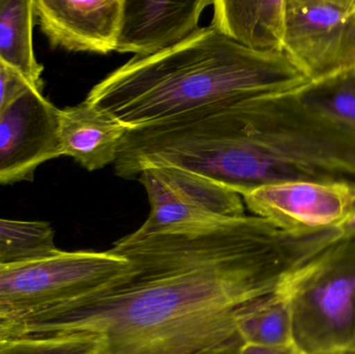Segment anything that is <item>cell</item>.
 <instances>
[{
    "instance_id": "cell-8",
    "label": "cell",
    "mask_w": 355,
    "mask_h": 354,
    "mask_svg": "<svg viewBox=\"0 0 355 354\" xmlns=\"http://www.w3.org/2000/svg\"><path fill=\"white\" fill-rule=\"evenodd\" d=\"M60 156V109L27 85L0 112V185L31 182L41 164Z\"/></svg>"
},
{
    "instance_id": "cell-24",
    "label": "cell",
    "mask_w": 355,
    "mask_h": 354,
    "mask_svg": "<svg viewBox=\"0 0 355 354\" xmlns=\"http://www.w3.org/2000/svg\"><path fill=\"white\" fill-rule=\"evenodd\" d=\"M319 354H341V353H319Z\"/></svg>"
},
{
    "instance_id": "cell-17",
    "label": "cell",
    "mask_w": 355,
    "mask_h": 354,
    "mask_svg": "<svg viewBox=\"0 0 355 354\" xmlns=\"http://www.w3.org/2000/svg\"><path fill=\"white\" fill-rule=\"evenodd\" d=\"M300 97L313 109L355 133V71L311 82Z\"/></svg>"
},
{
    "instance_id": "cell-25",
    "label": "cell",
    "mask_w": 355,
    "mask_h": 354,
    "mask_svg": "<svg viewBox=\"0 0 355 354\" xmlns=\"http://www.w3.org/2000/svg\"><path fill=\"white\" fill-rule=\"evenodd\" d=\"M341 354H355V353H341Z\"/></svg>"
},
{
    "instance_id": "cell-18",
    "label": "cell",
    "mask_w": 355,
    "mask_h": 354,
    "mask_svg": "<svg viewBox=\"0 0 355 354\" xmlns=\"http://www.w3.org/2000/svg\"><path fill=\"white\" fill-rule=\"evenodd\" d=\"M99 340L89 335L8 337L0 341V354H98Z\"/></svg>"
},
{
    "instance_id": "cell-21",
    "label": "cell",
    "mask_w": 355,
    "mask_h": 354,
    "mask_svg": "<svg viewBox=\"0 0 355 354\" xmlns=\"http://www.w3.org/2000/svg\"><path fill=\"white\" fill-rule=\"evenodd\" d=\"M336 227L343 239H355V206Z\"/></svg>"
},
{
    "instance_id": "cell-15",
    "label": "cell",
    "mask_w": 355,
    "mask_h": 354,
    "mask_svg": "<svg viewBox=\"0 0 355 354\" xmlns=\"http://www.w3.org/2000/svg\"><path fill=\"white\" fill-rule=\"evenodd\" d=\"M243 344L291 346L293 342L291 307L285 287L258 307L244 314L237 324Z\"/></svg>"
},
{
    "instance_id": "cell-10",
    "label": "cell",
    "mask_w": 355,
    "mask_h": 354,
    "mask_svg": "<svg viewBox=\"0 0 355 354\" xmlns=\"http://www.w3.org/2000/svg\"><path fill=\"white\" fill-rule=\"evenodd\" d=\"M124 0H33L35 17L52 48L116 51Z\"/></svg>"
},
{
    "instance_id": "cell-13",
    "label": "cell",
    "mask_w": 355,
    "mask_h": 354,
    "mask_svg": "<svg viewBox=\"0 0 355 354\" xmlns=\"http://www.w3.org/2000/svg\"><path fill=\"white\" fill-rule=\"evenodd\" d=\"M286 0H216L210 26L258 53H284Z\"/></svg>"
},
{
    "instance_id": "cell-22",
    "label": "cell",
    "mask_w": 355,
    "mask_h": 354,
    "mask_svg": "<svg viewBox=\"0 0 355 354\" xmlns=\"http://www.w3.org/2000/svg\"><path fill=\"white\" fill-rule=\"evenodd\" d=\"M3 338H6V335H4L3 324L0 322V341H1Z\"/></svg>"
},
{
    "instance_id": "cell-4",
    "label": "cell",
    "mask_w": 355,
    "mask_h": 354,
    "mask_svg": "<svg viewBox=\"0 0 355 354\" xmlns=\"http://www.w3.org/2000/svg\"><path fill=\"white\" fill-rule=\"evenodd\" d=\"M285 291L296 348L355 353V239L335 243L294 274Z\"/></svg>"
},
{
    "instance_id": "cell-12",
    "label": "cell",
    "mask_w": 355,
    "mask_h": 354,
    "mask_svg": "<svg viewBox=\"0 0 355 354\" xmlns=\"http://www.w3.org/2000/svg\"><path fill=\"white\" fill-rule=\"evenodd\" d=\"M128 130L108 112L85 100L78 105L60 109L62 156L73 158L89 172L116 162Z\"/></svg>"
},
{
    "instance_id": "cell-19",
    "label": "cell",
    "mask_w": 355,
    "mask_h": 354,
    "mask_svg": "<svg viewBox=\"0 0 355 354\" xmlns=\"http://www.w3.org/2000/svg\"><path fill=\"white\" fill-rule=\"evenodd\" d=\"M27 85L21 75L0 60V112Z\"/></svg>"
},
{
    "instance_id": "cell-2",
    "label": "cell",
    "mask_w": 355,
    "mask_h": 354,
    "mask_svg": "<svg viewBox=\"0 0 355 354\" xmlns=\"http://www.w3.org/2000/svg\"><path fill=\"white\" fill-rule=\"evenodd\" d=\"M337 152L333 125L312 109L298 91L129 129L114 164L116 176L127 180L152 166L183 168L242 197L277 183L323 182Z\"/></svg>"
},
{
    "instance_id": "cell-20",
    "label": "cell",
    "mask_w": 355,
    "mask_h": 354,
    "mask_svg": "<svg viewBox=\"0 0 355 354\" xmlns=\"http://www.w3.org/2000/svg\"><path fill=\"white\" fill-rule=\"evenodd\" d=\"M236 354H304L295 345L291 346H260V345L242 344Z\"/></svg>"
},
{
    "instance_id": "cell-7",
    "label": "cell",
    "mask_w": 355,
    "mask_h": 354,
    "mask_svg": "<svg viewBox=\"0 0 355 354\" xmlns=\"http://www.w3.org/2000/svg\"><path fill=\"white\" fill-rule=\"evenodd\" d=\"M137 179L147 191L151 211L137 234H159L245 216L238 193L196 172L152 166Z\"/></svg>"
},
{
    "instance_id": "cell-16",
    "label": "cell",
    "mask_w": 355,
    "mask_h": 354,
    "mask_svg": "<svg viewBox=\"0 0 355 354\" xmlns=\"http://www.w3.org/2000/svg\"><path fill=\"white\" fill-rule=\"evenodd\" d=\"M58 251L49 222L0 218V264L45 257Z\"/></svg>"
},
{
    "instance_id": "cell-1",
    "label": "cell",
    "mask_w": 355,
    "mask_h": 354,
    "mask_svg": "<svg viewBox=\"0 0 355 354\" xmlns=\"http://www.w3.org/2000/svg\"><path fill=\"white\" fill-rule=\"evenodd\" d=\"M336 227L295 233L242 216L116 241L122 278L51 309L4 322L6 337L89 335L98 354H223L242 343L244 314L341 240Z\"/></svg>"
},
{
    "instance_id": "cell-14",
    "label": "cell",
    "mask_w": 355,
    "mask_h": 354,
    "mask_svg": "<svg viewBox=\"0 0 355 354\" xmlns=\"http://www.w3.org/2000/svg\"><path fill=\"white\" fill-rule=\"evenodd\" d=\"M33 0H0V60L43 91L44 68L33 50Z\"/></svg>"
},
{
    "instance_id": "cell-3",
    "label": "cell",
    "mask_w": 355,
    "mask_h": 354,
    "mask_svg": "<svg viewBox=\"0 0 355 354\" xmlns=\"http://www.w3.org/2000/svg\"><path fill=\"white\" fill-rule=\"evenodd\" d=\"M311 82L285 54L252 51L208 26L159 53L133 56L96 85L85 101L131 130L215 106L302 91Z\"/></svg>"
},
{
    "instance_id": "cell-5",
    "label": "cell",
    "mask_w": 355,
    "mask_h": 354,
    "mask_svg": "<svg viewBox=\"0 0 355 354\" xmlns=\"http://www.w3.org/2000/svg\"><path fill=\"white\" fill-rule=\"evenodd\" d=\"M126 259L107 251H58L0 264V322L20 319L89 294L122 278Z\"/></svg>"
},
{
    "instance_id": "cell-9",
    "label": "cell",
    "mask_w": 355,
    "mask_h": 354,
    "mask_svg": "<svg viewBox=\"0 0 355 354\" xmlns=\"http://www.w3.org/2000/svg\"><path fill=\"white\" fill-rule=\"evenodd\" d=\"M254 216L290 232L335 227L355 206V183L290 181L242 195Z\"/></svg>"
},
{
    "instance_id": "cell-6",
    "label": "cell",
    "mask_w": 355,
    "mask_h": 354,
    "mask_svg": "<svg viewBox=\"0 0 355 354\" xmlns=\"http://www.w3.org/2000/svg\"><path fill=\"white\" fill-rule=\"evenodd\" d=\"M284 54L312 82L355 71V0H286Z\"/></svg>"
},
{
    "instance_id": "cell-23",
    "label": "cell",
    "mask_w": 355,
    "mask_h": 354,
    "mask_svg": "<svg viewBox=\"0 0 355 354\" xmlns=\"http://www.w3.org/2000/svg\"><path fill=\"white\" fill-rule=\"evenodd\" d=\"M236 353H237V351H230V353H223V354H236Z\"/></svg>"
},
{
    "instance_id": "cell-11",
    "label": "cell",
    "mask_w": 355,
    "mask_h": 354,
    "mask_svg": "<svg viewBox=\"0 0 355 354\" xmlns=\"http://www.w3.org/2000/svg\"><path fill=\"white\" fill-rule=\"evenodd\" d=\"M211 0H124L116 51L148 57L174 47L196 33Z\"/></svg>"
}]
</instances>
